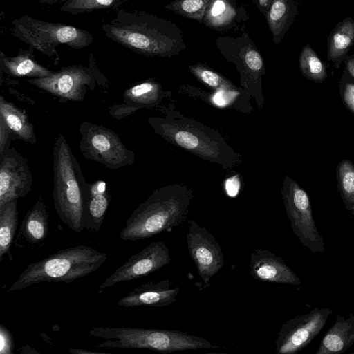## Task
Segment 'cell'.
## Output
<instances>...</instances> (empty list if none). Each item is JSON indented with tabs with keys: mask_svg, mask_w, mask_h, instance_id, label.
I'll return each instance as SVG.
<instances>
[{
	"mask_svg": "<svg viewBox=\"0 0 354 354\" xmlns=\"http://www.w3.org/2000/svg\"><path fill=\"white\" fill-rule=\"evenodd\" d=\"M165 116H152L153 131L171 144L205 160L230 169L241 162V156L214 129L180 113L165 109Z\"/></svg>",
	"mask_w": 354,
	"mask_h": 354,
	"instance_id": "cell-1",
	"label": "cell"
},
{
	"mask_svg": "<svg viewBox=\"0 0 354 354\" xmlns=\"http://www.w3.org/2000/svg\"><path fill=\"white\" fill-rule=\"evenodd\" d=\"M192 198V189L184 184L155 189L126 221L120 239L136 241L171 232L187 219Z\"/></svg>",
	"mask_w": 354,
	"mask_h": 354,
	"instance_id": "cell-2",
	"label": "cell"
},
{
	"mask_svg": "<svg viewBox=\"0 0 354 354\" xmlns=\"http://www.w3.org/2000/svg\"><path fill=\"white\" fill-rule=\"evenodd\" d=\"M53 191L55 211L70 229L80 233L90 184L85 180L79 162L63 134L56 139L53 153Z\"/></svg>",
	"mask_w": 354,
	"mask_h": 354,
	"instance_id": "cell-3",
	"label": "cell"
},
{
	"mask_svg": "<svg viewBox=\"0 0 354 354\" xmlns=\"http://www.w3.org/2000/svg\"><path fill=\"white\" fill-rule=\"evenodd\" d=\"M106 259L105 253L86 245L62 249L29 264L6 292L42 282L72 283L96 271Z\"/></svg>",
	"mask_w": 354,
	"mask_h": 354,
	"instance_id": "cell-4",
	"label": "cell"
},
{
	"mask_svg": "<svg viewBox=\"0 0 354 354\" xmlns=\"http://www.w3.org/2000/svg\"><path fill=\"white\" fill-rule=\"evenodd\" d=\"M88 333L91 336L107 339L99 343L98 348H147L167 353L217 347L203 337L173 330L94 326Z\"/></svg>",
	"mask_w": 354,
	"mask_h": 354,
	"instance_id": "cell-5",
	"label": "cell"
},
{
	"mask_svg": "<svg viewBox=\"0 0 354 354\" xmlns=\"http://www.w3.org/2000/svg\"><path fill=\"white\" fill-rule=\"evenodd\" d=\"M11 34L48 57H58L56 48L61 44L80 50L91 45V33L62 23L37 19L23 15L12 21Z\"/></svg>",
	"mask_w": 354,
	"mask_h": 354,
	"instance_id": "cell-6",
	"label": "cell"
},
{
	"mask_svg": "<svg viewBox=\"0 0 354 354\" xmlns=\"http://www.w3.org/2000/svg\"><path fill=\"white\" fill-rule=\"evenodd\" d=\"M158 26L155 18L142 11L120 8L102 30L111 40L138 53H162Z\"/></svg>",
	"mask_w": 354,
	"mask_h": 354,
	"instance_id": "cell-7",
	"label": "cell"
},
{
	"mask_svg": "<svg viewBox=\"0 0 354 354\" xmlns=\"http://www.w3.org/2000/svg\"><path fill=\"white\" fill-rule=\"evenodd\" d=\"M79 132L81 135L79 148L85 158L111 169L134 163L133 151L129 149L111 129L84 121L80 124Z\"/></svg>",
	"mask_w": 354,
	"mask_h": 354,
	"instance_id": "cell-8",
	"label": "cell"
},
{
	"mask_svg": "<svg viewBox=\"0 0 354 354\" xmlns=\"http://www.w3.org/2000/svg\"><path fill=\"white\" fill-rule=\"evenodd\" d=\"M282 198L294 234L312 252H324V240L313 216L307 193L296 182L286 176L281 188Z\"/></svg>",
	"mask_w": 354,
	"mask_h": 354,
	"instance_id": "cell-9",
	"label": "cell"
},
{
	"mask_svg": "<svg viewBox=\"0 0 354 354\" xmlns=\"http://www.w3.org/2000/svg\"><path fill=\"white\" fill-rule=\"evenodd\" d=\"M26 82L65 101L82 102L87 89L95 88V76L90 67L65 66L48 76L32 77Z\"/></svg>",
	"mask_w": 354,
	"mask_h": 354,
	"instance_id": "cell-10",
	"label": "cell"
},
{
	"mask_svg": "<svg viewBox=\"0 0 354 354\" xmlns=\"http://www.w3.org/2000/svg\"><path fill=\"white\" fill-rule=\"evenodd\" d=\"M331 313L328 308H315L287 321L278 333L276 353L295 354L306 348L325 326Z\"/></svg>",
	"mask_w": 354,
	"mask_h": 354,
	"instance_id": "cell-11",
	"label": "cell"
},
{
	"mask_svg": "<svg viewBox=\"0 0 354 354\" xmlns=\"http://www.w3.org/2000/svg\"><path fill=\"white\" fill-rule=\"evenodd\" d=\"M186 240L189 255L205 286L224 266V254L215 237L194 219L188 221Z\"/></svg>",
	"mask_w": 354,
	"mask_h": 354,
	"instance_id": "cell-12",
	"label": "cell"
},
{
	"mask_svg": "<svg viewBox=\"0 0 354 354\" xmlns=\"http://www.w3.org/2000/svg\"><path fill=\"white\" fill-rule=\"evenodd\" d=\"M171 261L169 250L161 241L150 243L111 274L98 288L104 289L116 283L129 281L156 272Z\"/></svg>",
	"mask_w": 354,
	"mask_h": 354,
	"instance_id": "cell-13",
	"label": "cell"
},
{
	"mask_svg": "<svg viewBox=\"0 0 354 354\" xmlns=\"http://www.w3.org/2000/svg\"><path fill=\"white\" fill-rule=\"evenodd\" d=\"M32 182L27 160L15 148H8L1 156L0 206L26 196Z\"/></svg>",
	"mask_w": 354,
	"mask_h": 354,
	"instance_id": "cell-14",
	"label": "cell"
},
{
	"mask_svg": "<svg viewBox=\"0 0 354 354\" xmlns=\"http://www.w3.org/2000/svg\"><path fill=\"white\" fill-rule=\"evenodd\" d=\"M250 273L259 281L290 285L301 281L283 259L268 249H256L250 254Z\"/></svg>",
	"mask_w": 354,
	"mask_h": 354,
	"instance_id": "cell-15",
	"label": "cell"
},
{
	"mask_svg": "<svg viewBox=\"0 0 354 354\" xmlns=\"http://www.w3.org/2000/svg\"><path fill=\"white\" fill-rule=\"evenodd\" d=\"M166 95L157 82L147 80L127 88L124 93L123 103L115 104L109 109L114 118L122 119L140 109L158 106Z\"/></svg>",
	"mask_w": 354,
	"mask_h": 354,
	"instance_id": "cell-16",
	"label": "cell"
},
{
	"mask_svg": "<svg viewBox=\"0 0 354 354\" xmlns=\"http://www.w3.org/2000/svg\"><path fill=\"white\" fill-rule=\"evenodd\" d=\"M179 291L180 288L174 286L173 281L169 279L149 281L120 298L118 304L123 307H162L176 301Z\"/></svg>",
	"mask_w": 354,
	"mask_h": 354,
	"instance_id": "cell-17",
	"label": "cell"
},
{
	"mask_svg": "<svg viewBox=\"0 0 354 354\" xmlns=\"http://www.w3.org/2000/svg\"><path fill=\"white\" fill-rule=\"evenodd\" d=\"M354 344V314L345 319L337 315L334 324L323 336L316 354H342Z\"/></svg>",
	"mask_w": 354,
	"mask_h": 354,
	"instance_id": "cell-18",
	"label": "cell"
},
{
	"mask_svg": "<svg viewBox=\"0 0 354 354\" xmlns=\"http://www.w3.org/2000/svg\"><path fill=\"white\" fill-rule=\"evenodd\" d=\"M111 196L106 184L97 180L90 184L89 194L84 212V227L92 232H98L104 221Z\"/></svg>",
	"mask_w": 354,
	"mask_h": 354,
	"instance_id": "cell-19",
	"label": "cell"
},
{
	"mask_svg": "<svg viewBox=\"0 0 354 354\" xmlns=\"http://www.w3.org/2000/svg\"><path fill=\"white\" fill-rule=\"evenodd\" d=\"M0 68L6 74L17 77H41L53 73L41 65L34 58L33 48L21 49L17 55L8 57L3 52L0 53Z\"/></svg>",
	"mask_w": 354,
	"mask_h": 354,
	"instance_id": "cell-20",
	"label": "cell"
},
{
	"mask_svg": "<svg viewBox=\"0 0 354 354\" xmlns=\"http://www.w3.org/2000/svg\"><path fill=\"white\" fill-rule=\"evenodd\" d=\"M0 117L3 118L10 133L17 138L33 145L36 142L34 125L24 110L0 97Z\"/></svg>",
	"mask_w": 354,
	"mask_h": 354,
	"instance_id": "cell-21",
	"label": "cell"
},
{
	"mask_svg": "<svg viewBox=\"0 0 354 354\" xmlns=\"http://www.w3.org/2000/svg\"><path fill=\"white\" fill-rule=\"evenodd\" d=\"M19 232L31 244H39L46 239L48 232V217L41 197L25 215Z\"/></svg>",
	"mask_w": 354,
	"mask_h": 354,
	"instance_id": "cell-22",
	"label": "cell"
},
{
	"mask_svg": "<svg viewBox=\"0 0 354 354\" xmlns=\"http://www.w3.org/2000/svg\"><path fill=\"white\" fill-rule=\"evenodd\" d=\"M18 224L17 200L0 206V262L6 254L10 255Z\"/></svg>",
	"mask_w": 354,
	"mask_h": 354,
	"instance_id": "cell-23",
	"label": "cell"
},
{
	"mask_svg": "<svg viewBox=\"0 0 354 354\" xmlns=\"http://www.w3.org/2000/svg\"><path fill=\"white\" fill-rule=\"evenodd\" d=\"M354 42V21L348 19L333 32L328 43V56L336 59L344 55Z\"/></svg>",
	"mask_w": 354,
	"mask_h": 354,
	"instance_id": "cell-24",
	"label": "cell"
},
{
	"mask_svg": "<svg viewBox=\"0 0 354 354\" xmlns=\"http://www.w3.org/2000/svg\"><path fill=\"white\" fill-rule=\"evenodd\" d=\"M339 189L346 208L354 217V165L347 160L337 169Z\"/></svg>",
	"mask_w": 354,
	"mask_h": 354,
	"instance_id": "cell-25",
	"label": "cell"
},
{
	"mask_svg": "<svg viewBox=\"0 0 354 354\" xmlns=\"http://www.w3.org/2000/svg\"><path fill=\"white\" fill-rule=\"evenodd\" d=\"M129 1L130 0H68L62 3L60 10L67 13L77 15L96 10L115 9Z\"/></svg>",
	"mask_w": 354,
	"mask_h": 354,
	"instance_id": "cell-26",
	"label": "cell"
},
{
	"mask_svg": "<svg viewBox=\"0 0 354 354\" xmlns=\"http://www.w3.org/2000/svg\"><path fill=\"white\" fill-rule=\"evenodd\" d=\"M299 64L302 73L309 80L320 82L326 77L324 65L309 46L303 48Z\"/></svg>",
	"mask_w": 354,
	"mask_h": 354,
	"instance_id": "cell-27",
	"label": "cell"
},
{
	"mask_svg": "<svg viewBox=\"0 0 354 354\" xmlns=\"http://www.w3.org/2000/svg\"><path fill=\"white\" fill-rule=\"evenodd\" d=\"M190 68L194 75L207 86L215 90L239 91L230 81L213 71L201 66H192Z\"/></svg>",
	"mask_w": 354,
	"mask_h": 354,
	"instance_id": "cell-28",
	"label": "cell"
},
{
	"mask_svg": "<svg viewBox=\"0 0 354 354\" xmlns=\"http://www.w3.org/2000/svg\"><path fill=\"white\" fill-rule=\"evenodd\" d=\"M15 348L14 338L10 330L0 324V354H12Z\"/></svg>",
	"mask_w": 354,
	"mask_h": 354,
	"instance_id": "cell-29",
	"label": "cell"
},
{
	"mask_svg": "<svg viewBox=\"0 0 354 354\" xmlns=\"http://www.w3.org/2000/svg\"><path fill=\"white\" fill-rule=\"evenodd\" d=\"M245 62L252 71L257 73L263 67V60L258 52L250 50L245 55Z\"/></svg>",
	"mask_w": 354,
	"mask_h": 354,
	"instance_id": "cell-30",
	"label": "cell"
},
{
	"mask_svg": "<svg viewBox=\"0 0 354 354\" xmlns=\"http://www.w3.org/2000/svg\"><path fill=\"white\" fill-rule=\"evenodd\" d=\"M241 189L240 176L234 174L228 177L224 183V189L230 197H235L239 193Z\"/></svg>",
	"mask_w": 354,
	"mask_h": 354,
	"instance_id": "cell-31",
	"label": "cell"
},
{
	"mask_svg": "<svg viewBox=\"0 0 354 354\" xmlns=\"http://www.w3.org/2000/svg\"><path fill=\"white\" fill-rule=\"evenodd\" d=\"M287 12V6L282 0L275 1L270 11V17L273 21H280Z\"/></svg>",
	"mask_w": 354,
	"mask_h": 354,
	"instance_id": "cell-32",
	"label": "cell"
},
{
	"mask_svg": "<svg viewBox=\"0 0 354 354\" xmlns=\"http://www.w3.org/2000/svg\"><path fill=\"white\" fill-rule=\"evenodd\" d=\"M10 130L6 122L1 117H0V156L8 148L7 143L10 136Z\"/></svg>",
	"mask_w": 354,
	"mask_h": 354,
	"instance_id": "cell-33",
	"label": "cell"
},
{
	"mask_svg": "<svg viewBox=\"0 0 354 354\" xmlns=\"http://www.w3.org/2000/svg\"><path fill=\"white\" fill-rule=\"evenodd\" d=\"M343 99L347 106L354 113V84H346L343 90Z\"/></svg>",
	"mask_w": 354,
	"mask_h": 354,
	"instance_id": "cell-34",
	"label": "cell"
},
{
	"mask_svg": "<svg viewBox=\"0 0 354 354\" xmlns=\"http://www.w3.org/2000/svg\"><path fill=\"white\" fill-rule=\"evenodd\" d=\"M203 0H184L181 7L185 12H194L203 6Z\"/></svg>",
	"mask_w": 354,
	"mask_h": 354,
	"instance_id": "cell-35",
	"label": "cell"
},
{
	"mask_svg": "<svg viewBox=\"0 0 354 354\" xmlns=\"http://www.w3.org/2000/svg\"><path fill=\"white\" fill-rule=\"evenodd\" d=\"M225 9V4L222 0H217L214 3L212 9V15L213 16H218L221 15Z\"/></svg>",
	"mask_w": 354,
	"mask_h": 354,
	"instance_id": "cell-36",
	"label": "cell"
},
{
	"mask_svg": "<svg viewBox=\"0 0 354 354\" xmlns=\"http://www.w3.org/2000/svg\"><path fill=\"white\" fill-rule=\"evenodd\" d=\"M69 352L73 354H104V352L92 351L82 348H70Z\"/></svg>",
	"mask_w": 354,
	"mask_h": 354,
	"instance_id": "cell-37",
	"label": "cell"
},
{
	"mask_svg": "<svg viewBox=\"0 0 354 354\" xmlns=\"http://www.w3.org/2000/svg\"><path fill=\"white\" fill-rule=\"evenodd\" d=\"M346 64L348 72L354 77V59L347 60Z\"/></svg>",
	"mask_w": 354,
	"mask_h": 354,
	"instance_id": "cell-38",
	"label": "cell"
},
{
	"mask_svg": "<svg viewBox=\"0 0 354 354\" xmlns=\"http://www.w3.org/2000/svg\"><path fill=\"white\" fill-rule=\"evenodd\" d=\"M68 0H38L39 2L41 3H47V4H53L57 3H64Z\"/></svg>",
	"mask_w": 354,
	"mask_h": 354,
	"instance_id": "cell-39",
	"label": "cell"
},
{
	"mask_svg": "<svg viewBox=\"0 0 354 354\" xmlns=\"http://www.w3.org/2000/svg\"><path fill=\"white\" fill-rule=\"evenodd\" d=\"M261 1H262L263 0H261Z\"/></svg>",
	"mask_w": 354,
	"mask_h": 354,
	"instance_id": "cell-40",
	"label": "cell"
}]
</instances>
